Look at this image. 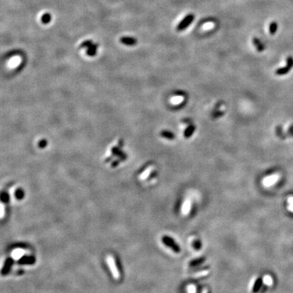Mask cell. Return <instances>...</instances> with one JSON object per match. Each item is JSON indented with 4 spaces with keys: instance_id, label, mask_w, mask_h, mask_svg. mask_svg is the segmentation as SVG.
Wrapping results in <instances>:
<instances>
[{
    "instance_id": "6da1fadb",
    "label": "cell",
    "mask_w": 293,
    "mask_h": 293,
    "mask_svg": "<svg viewBox=\"0 0 293 293\" xmlns=\"http://www.w3.org/2000/svg\"><path fill=\"white\" fill-rule=\"evenodd\" d=\"M98 47V44L93 43V41L91 40H86V41L82 42L81 45H80L81 48H86L87 49L86 54L89 56H96Z\"/></svg>"
},
{
    "instance_id": "7a4b0ae2",
    "label": "cell",
    "mask_w": 293,
    "mask_h": 293,
    "mask_svg": "<svg viewBox=\"0 0 293 293\" xmlns=\"http://www.w3.org/2000/svg\"><path fill=\"white\" fill-rule=\"evenodd\" d=\"M107 263L110 268L111 272L114 279L119 280L120 278V273L118 270L115 258L111 254H108L107 256Z\"/></svg>"
},
{
    "instance_id": "3957f363",
    "label": "cell",
    "mask_w": 293,
    "mask_h": 293,
    "mask_svg": "<svg viewBox=\"0 0 293 293\" xmlns=\"http://www.w3.org/2000/svg\"><path fill=\"white\" fill-rule=\"evenodd\" d=\"M195 19V16L193 14H189L183 18L182 20L178 23L176 27V30L178 31H182L186 29Z\"/></svg>"
},
{
    "instance_id": "277c9868",
    "label": "cell",
    "mask_w": 293,
    "mask_h": 293,
    "mask_svg": "<svg viewBox=\"0 0 293 293\" xmlns=\"http://www.w3.org/2000/svg\"><path fill=\"white\" fill-rule=\"evenodd\" d=\"M280 175L278 174H274L272 175H270L269 176L266 177V178H264V180L263 181V183L265 187H269L273 185L275 183H276L279 181L280 179Z\"/></svg>"
},
{
    "instance_id": "5b68a950",
    "label": "cell",
    "mask_w": 293,
    "mask_h": 293,
    "mask_svg": "<svg viewBox=\"0 0 293 293\" xmlns=\"http://www.w3.org/2000/svg\"><path fill=\"white\" fill-rule=\"evenodd\" d=\"M163 242L166 245H167L168 247L172 248L174 252H180V247L177 245V244L173 240H172V238H170L169 237H164L163 238Z\"/></svg>"
},
{
    "instance_id": "8992f818",
    "label": "cell",
    "mask_w": 293,
    "mask_h": 293,
    "mask_svg": "<svg viewBox=\"0 0 293 293\" xmlns=\"http://www.w3.org/2000/svg\"><path fill=\"white\" fill-rule=\"evenodd\" d=\"M120 42H121L122 44H124V45L128 46H135L136 44L137 39L132 37L125 36V37H122L121 38H120Z\"/></svg>"
},
{
    "instance_id": "52a82bcc",
    "label": "cell",
    "mask_w": 293,
    "mask_h": 293,
    "mask_svg": "<svg viewBox=\"0 0 293 293\" xmlns=\"http://www.w3.org/2000/svg\"><path fill=\"white\" fill-rule=\"evenodd\" d=\"M191 208V203L189 200H186L183 202L182 208H181V212L183 215H187L190 212Z\"/></svg>"
},
{
    "instance_id": "ba28073f",
    "label": "cell",
    "mask_w": 293,
    "mask_h": 293,
    "mask_svg": "<svg viewBox=\"0 0 293 293\" xmlns=\"http://www.w3.org/2000/svg\"><path fill=\"white\" fill-rule=\"evenodd\" d=\"M252 42H253L254 46L256 48V50H258L259 52H263V50H265L264 44L261 42L260 39L257 38V37H254L253 39H252Z\"/></svg>"
},
{
    "instance_id": "9c48e42d",
    "label": "cell",
    "mask_w": 293,
    "mask_h": 293,
    "mask_svg": "<svg viewBox=\"0 0 293 293\" xmlns=\"http://www.w3.org/2000/svg\"><path fill=\"white\" fill-rule=\"evenodd\" d=\"M195 126L193 125V124H191L189 125L188 127L187 128V129L185 130L184 132V137L185 138H190L191 135L193 134V132H195Z\"/></svg>"
},
{
    "instance_id": "30bf717a",
    "label": "cell",
    "mask_w": 293,
    "mask_h": 293,
    "mask_svg": "<svg viewBox=\"0 0 293 293\" xmlns=\"http://www.w3.org/2000/svg\"><path fill=\"white\" fill-rule=\"evenodd\" d=\"M160 135L162 137H164V138L168 139V140H173L175 138V135L172 132L168 131V130H162L160 132Z\"/></svg>"
},
{
    "instance_id": "8fae6325",
    "label": "cell",
    "mask_w": 293,
    "mask_h": 293,
    "mask_svg": "<svg viewBox=\"0 0 293 293\" xmlns=\"http://www.w3.org/2000/svg\"><path fill=\"white\" fill-rule=\"evenodd\" d=\"M263 282L266 286H272L273 284V278H272V277H271V275H264V277H263Z\"/></svg>"
},
{
    "instance_id": "7c38bea8",
    "label": "cell",
    "mask_w": 293,
    "mask_h": 293,
    "mask_svg": "<svg viewBox=\"0 0 293 293\" xmlns=\"http://www.w3.org/2000/svg\"><path fill=\"white\" fill-rule=\"evenodd\" d=\"M278 23L275 22V21H273L270 23L269 27V33H270L271 35H274L276 33V31H278Z\"/></svg>"
},
{
    "instance_id": "4fadbf2b",
    "label": "cell",
    "mask_w": 293,
    "mask_h": 293,
    "mask_svg": "<svg viewBox=\"0 0 293 293\" xmlns=\"http://www.w3.org/2000/svg\"><path fill=\"white\" fill-rule=\"evenodd\" d=\"M51 20H52V16L50 13H45L42 15L41 18V22L44 25H47L48 23H50Z\"/></svg>"
},
{
    "instance_id": "5bb4252c",
    "label": "cell",
    "mask_w": 293,
    "mask_h": 293,
    "mask_svg": "<svg viewBox=\"0 0 293 293\" xmlns=\"http://www.w3.org/2000/svg\"><path fill=\"white\" fill-rule=\"evenodd\" d=\"M290 69H290L289 67H288L287 65H286V67H282V68H280V69H277V70H276V71H275V73L277 75H285L287 73L289 72Z\"/></svg>"
},
{
    "instance_id": "9a60e30c",
    "label": "cell",
    "mask_w": 293,
    "mask_h": 293,
    "mask_svg": "<svg viewBox=\"0 0 293 293\" xmlns=\"http://www.w3.org/2000/svg\"><path fill=\"white\" fill-rule=\"evenodd\" d=\"M25 254L24 250H22V249H16L14 250L13 252H12V257L14 259H20L21 256H22Z\"/></svg>"
},
{
    "instance_id": "2e32d148",
    "label": "cell",
    "mask_w": 293,
    "mask_h": 293,
    "mask_svg": "<svg viewBox=\"0 0 293 293\" xmlns=\"http://www.w3.org/2000/svg\"><path fill=\"white\" fill-rule=\"evenodd\" d=\"M287 209L289 210L290 212L293 213V196H290L287 200Z\"/></svg>"
},
{
    "instance_id": "e0dca14e",
    "label": "cell",
    "mask_w": 293,
    "mask_h": 293,
    "mask_svg": "<svg viewBox=\"0 0 293 293\" xmlns=\"http://www.w3.org/2000/svg\"><path fill=\"white\" fill-rule=\"evenodd\" d=\"M286 65L288 67H289L290 69H292L293 67V58L291 56H288L286 59Z\"/></svg>"
},
{
    "instance_id": "ac0fdd59",
    "label": "cell",
    "mask_w": 293,
    "mask_h": 293,
    "mask_svg": "<svg viewBox=\"0 0 293 293\" xmlns=\"http://www.w3.org/2000/svg\"><path fill=\"white\" fill-rule=\"evenodd\" d=\"M47 144H48L47 141H46V139H42V140H41L39 142L38 145H39V148L43 149V148H45V147H46V145H47Z\"/></svg>"
},
{
    "instance_id": "d6986e66",
    "label": "cell",
    "mask_w": 293,
    "mask_h": 293,
    "mask_svg": "<svg viewBox=\"0 0 293 293\" xmlns=\"http://www.w3.org/2000/svg\"><path fill=\"white\" fill-rule=\"evenodd\" d=\"M260 286H261V281L258 280V281L256 282V283H255V284H254V288H253V292H256L257 291H258L259 288H260Z\"/></svg>"
},
{
    "instance_id": "ffe728a7",
    "label": "cell",
    "mask_w": 293,
    "mask_h": 293,
    "mask_svg": "<svg viewBox=\"0 0 293 293\" xmlns=\"http://www.w3.org/2000/svg\"><path fill=\"white\" fill-rule=\"evenodd\" d=\"M187 290H188V293H196V288L195 287V286L193 285H189L187 287Z\"/></svg>"
},
{
    "instance_id": "44dd1931",
    "label": "cell",
    "mask_w": 293,
    "mask_h": 293,
    "mask_svg": "<svg viewBox=\"0 0 293 293\" xmlns=\"http://www.w3.org/2000/svg\"><path fill=\"white\" fill-rule=\"evenodd\" d=\"M4 204L3 203H1V205H0V216H1V219H2L4 216Z\"/></svg>"
},
{
    "instance_id": "7402d4cb",
    "label": "cell",
    "mask_w": 293,
    "mask_h": 293,
    "mask_svg": "<svg viewBox=\"0 0 293 293\" xmlns=\"http://www.w3.org/2000/svg\"><path fill=\"white\" fill-rule=\"evenodd\" d=\"M223 114H224V112H223V111H221V112H216V113H215V115L214 116V117H221V116H222V115H223Z\"/></svg>"
},
{
    "instance_id": "603a6c76",
    "label": "cell",
    "mask_w": 293,
    "mask_h": 293,
    "mask_svg": "<svg viewBox=\"0 0 293 293\" xmlns=\"http://www.w3.org/2000/svg\"><path fill=\"white\" fill-rule=\"evenodd\" d=\"M180 98H181V97H180V96H179V97H177L176 98H174V99H172V102H173V103H178V102L180 103V102H181V100Z\"/></svg>"
}]
</instances>
